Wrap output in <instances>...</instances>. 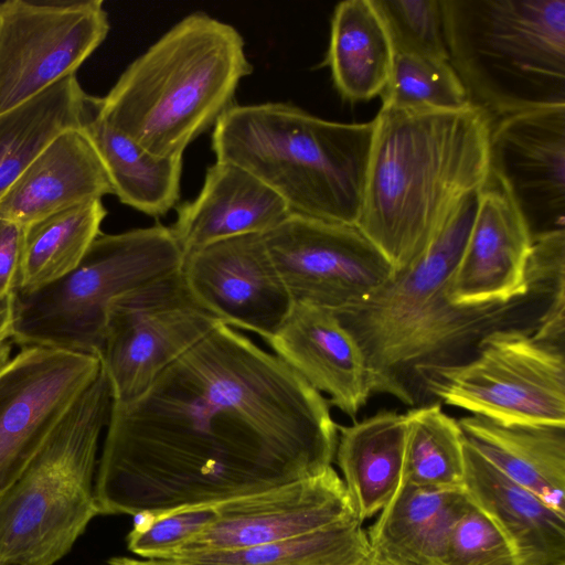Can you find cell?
Listing matches in <instances>:
<instances>
[{"mask_svg":"<svg viewBox=\"0 0 565 565\" xmlns=\"http://www.w3.org/2000/svg\"><path fill=\"white\" fill-rule=\"evenodd\" d=\"M394 49L372 0H344L331 19L323 61L341 97L351 103L381 95L392 72Z\"/></svg>","mask_w":565,"mask_h":565,"instance_id":"cell-26","label":"cell"},{"mask_svg":"<svg viewBox=\"0 0 565 565\" xmlns=\"http://www.w3.org/2000/svg\"><path fill=\"white\" fill-rule=\"evenodd\" d=\"M468 502L463 489L401 483L366 532L372 554L408 565H443L451 527Z\"/></svg>","mask_w":565,"mask_h":565,"instance_id":"cell-23","label":"cell"},{"mask_svg":"<svg viewBox=\"0 0 565 565\" xmlns=\"http://www.w3.org/2000/svg\"><path fill=\"white\" fill-rule=\"evenodd\" d=\"M458 423L486 460L565 516V426L501 424L478 415Z\"/></svg>","mask_w":565,"mask_h":565,"instance_id":"cell-22","label":"cell"},{"mask_svg":"<svg viewBox=\"0 0 565 565\" xmlns=\"http://www.w3.org/2000/svg\"><path fill=\"white\" fill-rule=\"evenodd\" d=\"M23 238L24 226L0 218V298L17 290Z\"/></svg>","mask_w":565,"mask_h":565,"instance_id":"cell-35","label":"cell"},{"mask_svg":"<svg viewBox=\"0 0 565 565\" xmlns=\"http://www.w3.org/2000/svg\"><path fill=\"white\" fill-rule=\"evenodd\" d=\"M82 128L107 172L113 194L141 213L166 215L178 202L182 158H157L113 127L99 113L98 97L88 98Z\"/></svg>","mask_w":565,"mask_h":565,"instance_id":"cell-25","label":"cell"},{"mask_svg":"<svg viewBox=\"0 0 565 565\" xmlns=\"http://www.w3.org/2000/svg\"><path fill=\"white\" fill-rule=\"evenodd\" d=\"M11 340L0 342V369L11 359Z\"/></svg>","mask_w":565,"mask_h":565,"instance_id":"cell-39","label":"cell"},{"mask_svg":"<svg viewBox=\"0 0 565 565\" xmlns=\"http://www.w3.org/2000/svg\"><path fill=\"white\" fill-rule=\"evenodd\" d=\"M215 516V505L183 507L139 515L127 535V546L146 558H169Z\"/></svg>","mask_w":565,"mask_h":565,"instance_id":"cell-33","label":"cell"},{"mask_svg":"<svg viewBox=\"0 0 565 565\" xmlns=\"http://www.w3.org/2000/svg\"><path fill=\"white\" fill-rule=\"evenodd\" d=\"M183 252L160 223L99 234L67 275L28 294L14 292L11 341L100 356L106 316L117 297L178 270Z\"/></svg>","mask_w":565,"mask_h":565,"instance_id":"cell-8","label":"cell"},{"mask_svg":"<svg viewBox=\"0 0 565 565\" xmlns=\"http://www.w3.org/2000/svg\"><path fill=\"white\" fill-rule=\"evenodd\" d=\"M88 98L73 75L0 114V198L55 137L82 127Z\"/></svg>","mask_w":565,"mask_h":565,"instance_id":"cell-27","label":"cell"},{"mask_svg":"<svg viewBox=\"0 0 565 565\" xmlns=\"http://www.w3.org/2000/svg\"><path fill=\"white\" fill-rule=\"evenodd\" d=\"M465 436L459 423L439 403L406 413L402 483L429 489H463Z\"/></svg>","mask_w":565,"mask_h":565,"instance_id":"cell-30","label":"cell"},{"mask_svg":"<svg viewBox=\"0 0 565 565\" xmlns=\"http://www.w3.org/2000/svg\"><path fill=\"white\" fill-rule=\"evenodd\" d=\"M185 282L196 301L223 323L267 340L289 315L294 300L263 235L218 241L186 255Z\"/></svg>","mask_w":565,"mask_h":565,"instance_id":"cell-15","label":"cell"},{"mask_svg":"<svg viewBox=\"0 0 565 565\" xmlns=\"http://www.w3.org/2000/svg\"><path fill=\"white\" fill-rule=\"evenodd\" d=\"M394 53L449 61L440 0H372Z\"/></svg>","mask_w":565,"mask_h":565,"instance_id":"cell-32","label":"cell"},{"mask_svg":"<svg viewBox=\"0 0 565 565\" xmlns=\"http://www.w3.org/2000/svg\"><path fill=\"white\" fill-rule=\"evenodd\" d=\"M451 66L493 120L565 105V0H440Z\"/></svg>","mask_w":565,"mask_h":565,"instance_id":"cell-6","label":"cell"},{"mask_svg":"<svg viewBox=\"0 0 565 565\" xmlns=\"http://www.w3.org/2000/svg\"><path fill=\"white\" fill-rule=\"evenodd\" d=\"M382 107L450 111L470 106L467 92L450 61L394 53Z\"/></svg>","mask_w":565,"mask_h":565,"instance_id":"cell-31","label":"cell"},{"mask_svg":"<svg viewBox=\"0 0 565 565\" xmlns=\"http://www.w3.org/2000/svg\"><path fill=\"white\" fill-rule=\"evenodd\" d=\"M490 167L533 238L565 230V105L494 119Z\"/></svg>","mask_w":565,"mask_h":565,"instance_id":"cell-14","label":"cell"},{"mask_svg":"<svg viewBox=\"0 0 565 565\" xmlns=\"http://www.w3.org/2000/svg\"><path fill=\"white\" fill-rule=\"evenodd\" d=\"M363 565H408V564L383 558V557L372 554V552H371V556Z\"/></svg>","mask_w":565,"mask_h":565,"instance_id":"cell-38","label":"cell"},{"mask_svg":"<svg viewBox=\"0 0 565 565\" xmlns=\"http://www.w3.org/2000/svg\"><path fill=\"white\" fill-rule=\"evenodd\" d=\"M109 29L102 0L0 2V114L76 75Z\"/></svg>","mask_w":565,"mask_h":565,"instance_id":"cell-11","label":"cell"},{"mask_svg":"<svg viewBox=\"0 0 565 565\" xmlns=\"http://www.w3.org/2000/svg\"><path fill=\"white\" fill-rule=\"evenodd\" d=\"M253 72L241 33L204 12L169 29L104 96L100 115L157 158L183 157L234 104Z\"/></svg>","mask_w":565,"mask_h":565,"instance_id":"cell-4","label":"cell"},{"mask_svg":"<svg viewBox=\"0 0 565 565\" xmlns=\"http://www.w3.org/2000/svg\"><path fill=\"white\" fill-rule=\"evenodd\" d=\"M113 194L104 164L82 127L55 137L0 198V218L26 226Z\"/></svg>","mask_w":565,"mask_h":565,"instance_id":"cell-20","label":"cell"},{"mask_svg":"<svg viewBox=\"0 0 565 565\" xmlns=\"http://www.w3.org/2000/svg\"><path fill=\"white\" fill-rule=\"evenodd\" d=\"M0 565H9V564H0Z\"/></svg>","mask_w":565,"mask_h":565,"instance_id":"cell-40","label":"cell"},{"mask_svg":"<svg viewBox=\"0 0 565 565\" xmlns=\"http://www.w3.org/2000/svg\"><path fill=\"white\" fill-rule=\"evenodd\" d=\"M108 565H188L174 558H146L135 559L129 557H113Z\"/></svg>","mask_w":565,"mask_h":565,"instance_id":"cell-37","label":"cell"},{"mask_svg":"<svg viewBox=\"0 0 565 565\" xmlns=\"http://www.w3.org/2000/svg\"><path fill=\"white\" fill-rule=\"evenodd\" d=\"M263 237L294 302L335 311L366 299L395 274L356 225L290 213Z\"/></svg>","mask_w":565,"mask_h":565,"instance_id":"cell-12","label":"cell"},{"mask_svg":"<svg viewBox=\"0 0 565 565\" xmlns=\"http://www.w3.org/2000/svg\"><path fill=\"white\" fill-rule=\"evenodd\" d=\"M356 226L395 273L414 264L460 202L491 177L493 118L470 105L417 111L382 107Z\"/></svg>","mask_w":565,"mask_h":565,"instance_id":"cell-3","label":"cell"},{"mask_svg":"<svg viewBox=\"0 0 565 565\" xmlns=\"http://www.w3.org/2000/svg\"><path fill=\"white\" fill-rule=\"evenodd\" d=\"M479 194L460 202L408 268L366 299L332 311L362 351L372 393L408 406L427 404L426 371L472 359L494 331L534 332L551 305L565 303V284L542 281L527 282L530 291L508 302L461 307L449 300V280L471 232Z\"/></svg>","mask_w":565,"mask_h":565,"instance_id":"cell-2","label":"cell"},{"mask_svg":"<svg viewBox=\"0 0 565 565\" xmlns=\"http://www.w3.org/2000/svg\"><path fill=\"white\" fill-rule=\"evenodd\" d=\"M99 514L217 505L321 473L339 437L328 399L221 322L139 396L113 401Z\"/></svg>","mask_w":565,"mask_h":565,"instance_id":"cell-1","label":"cell"},{"mask_svg":"<svg viewBox=\"0 0 565 565\" xmlns=\"http://www.w3.org/2000/svg\"><path fill=\"white\" fill-rule=\"evenodd\" d=\"M106 215L103 201L93 200L24 226L15 292H32L71 273L102 234Z\"/></svg>","mask_w":565,"mask_h":565,"instance_id":"cell-28","label":"cell"},{"mask_svg":"<svg viewBox=\"0 0 565 565\" xmlns=\"http://www.w3.org/2000/svg\"><path fill=\"white\" fill-rule=\"evenodd\" d=\"M374 121L338 122L281 102L233 105L213 127L216 161L252 173L291 213L356 225Z\"/></svg>","mask_w":565,"mask_h":565,"instance_id":"cell-5","label":"cell"},{"mask_svg":"<svg viewBox=\"0 0 565 565\" xmlns=\"http://www.w3.org/2000/svg\"><path fill=\"white\" fill-rule=\"evenodd\" d=\"M371 556L367 534L354 519L262 545L177 553L188 565H363Z\"/></svg>","mask_w":565,"mask_h":565,"instance_id":"cell-29","label":"cell"},{"mask_svg":"<svg viewBox=\"0 0 565 565\" xmlns=\"http://www.w3.org/2000/svg\"><path fill=\"white\" fill-rule=\"evenodd\" d=\"M532 244L525 221L491 174L480 191L471 232L450 277L449 300L476 307L525 296Z\"/></svg>","mask_w":565,"mask_h":565,"instance_id":"cell-17","label":"cell"},{"mask_svg":"<svg viewBox=\"0 0 565 565\" xmlns=\"http://www.w3.org/2000/svg\"><path fill=\"white\" fill-rule=\"evenodd\" d=\"M422 386L428 401L501 424L565 426V348L532 331H494L472 359L426 371Z\"/></svg>","mask_w":565,"mask_h":565,"instance_id":"cell-9","label":"cell"},{"mask_svg":"<svg viewBox=\"0 0 565 565\" xmlns=\"http://www.w3.org/2000/svg\"><path fill=\"white\" fill-rule=\"evenodd\" d=\"M405 443L406 414L379 412L339 426L335 459L360 522L383 510L398 490Z\"/></svg>","mask_w":565,"mask_h":565,"instance_id":"cell-24","label":"cell"},{"mask_svg":"<svg viewBox=\"0 0 565 565\" xmlns=\"http://www.w3.org/2000/svg\"><path fill=\"white\" fill-rule=\"evenodd\" d=\"M215 509L213 522L177 553L262 545L356 519L344 482L332 466Z\"/></svg>","mask_w":565,"mask_h":565,"instance_id":"cell-16","label":"cell"},{"mask_svg":"<svg viewBox=\"0 0 565 565\" xmlns=\"http://www.w3.org/2000/svg\"><path fill=\"white\" fill-rule=\"evenodd\" d=\"M443 565H518L497 525L469 500L448 536Z\"/></svg>","mask_w":565,"mask_h":565,"instance_id":"cell-34","label":"cell"},{"mask_svg":"<svg viewBox=\"0 0 565 565\" xmlns=\"http://www.w3.org/2000/svg\"><path fill=\"white\" fill-rule=\"evenodd\" d=\"M290 213L282 199L252 173L215 161L196 198L177 207L170 228L185 257L218 241L264 235Z\"/></svg>","mask_w":565,"mask_h":565,"instance_id":"cell-19","label":"cell"},{"mask_svg":"<svg viewBox=\"0 0 565 565\" xmlns=\"http://www.w3.org/2000/svg\"><path fill=\"white\" fill-rule=\"evenodd\" d=\"M111 404L102 366L0 495V564L54 565L99 514L94 480Z\"/></svg>","mask_w":565,"mask_h":565,"instance_id":"cell-7","label":"cell"},{"mask_svg":"<svg viewBox=\"0 0 565 565\" xmlns=\"http://www.w3.org/2000/svg\"><path fill=\"white\" fill-rule=\"evenodd\" d=\"M100 356L23 347L0 369V495L97 377Z\"/></svg>","mask_w":565,"mask_h":565,"instance_id":"cell-13","label":"cell"},{"mask_svg":"<svg viewBox=\"0 0 565 565\" xmlns=\"http://www.w3.org/2000/svg\"><path fill=\"white\" fill-rule=\"evenodd\" d=\"M265 342L311 387L327 394L330 405L353 419L372 394L362 351L330 310L294 302Z\"/></svg>","mask_w":565,"mask_h":565,"instance_id":"cell-18","label":"cell"},{"mask_svg":"<svg viewBox=\"0 0 565 565\" xmlns=\"http://www.w3.org/2000/svg\"><path fill=\"white\" fill-rule=\"evenodd\" d=\"M463 491L509 542L518 565H565V516L499 471L465 439Z\"/></svg>","mask_w":565,"mask_h":565,"instance_id":"cell-21","label":"cell"},{"mask_svg":"<svg viewBox=\"0 0 565 565\" xmlns=\"http://www.w3.org/2000/svg\"><path fill=\"white\" fill-rule=\"evenodd\" d=\"M14 296L10 294L0 298V342L10 340L14 320Z\"/></svg>","mask_w":565,"mask_h":565,"instance_id":"cell-36","label":"cell"},{"mask_svg":"<svg viewBox=\"0 0 565 565\" xmlns=\"http://www.w3.org/2000/svg\"><path fill=\"white\" fill-rule=\"evenodd\" d=\"M221 322L192 296L182 267L114 299L100 353L113 401L139 396Z\"/></svg>","mask_w":565,"mask_h":565,"instance_id":"cell-10","label":"cell"}]
</instances>
